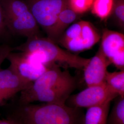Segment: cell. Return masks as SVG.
<instances>
[{
    "label": "cell",
    "instance_id": "5",
    "mask_svg": "<svg viewBox=\"0 0 124 124\" xmlns=\"http://www.w3.org/2000/svg\"><path fill=\"white\" fill-rule=\"evenodd\" d=\"M38 25L48 36L62 10L68 5L67 0H25Z\"/></svg>",
    "mask_w": 124,
    "mask_h": 124
},
{
    "label": "cell",
    "instance_id": "19",
    "mask_svg": "<svg viewBox=\"0 0 124 124\" xmlns=\"http://www.w3.org/2000/svg\"><path fill=\"white\" fill-rule=\"evenodd\" d=\"M112 13L115 20L122 27L124 25V0H115Z\"/></svg>",
    "mask_w": 124,
    "mask_h": 124
},
{
    "label": "cell",
    "instance_id": "18",
    "mask_svg": "<svg viewBox=\"0 0 124 124\" xmlns=\"http://www.w3.org/2000/svg\"><path fill=\"white\" fill-rule=\"evenodd\" d=\"M68 7L77 14L87 12L91 8L93 0H67Z\"/></svg>",
    "mask_w": 124,
    "mask_h": 124
},
{
    "label": "cell",
    "instance_id": "6",
    "mask_svg": "<svg viewBox=\"0 0 124 124\" xmlns=\"http://www.w3.org/2000/svg\"><path fill=\"white\" fill-rule=\"evenodd\" d=\"M118 96L104 82L102 84L87 86L79 93L70 95L65 104L75 108H89L108 100H113Z\"/></svg>",
    "mask_w": 124,
    "mask_h": 124
},
{
    "label": "cell",
    "instance_id": "20",
    "mask_svg": "<svg viewBox=\"0 0 124 124\" xmlns=\"http://www.w3.org/2000/svg\"><path fill=\"white\" fill-rule=\"evenodd\" d=\"M7 30L5 22L3 10L0 0V37L6 36L7 33Z\"/></svg>",
    "mask_w": 124,
    "mask_h": 124
},
{
    "label": "cell",
    "instance_id": "16",
    "mask_svg": "<svg viewBox=\"0 0 124 124\" xmlns=\"http://www.w3.org/2000/svg\"><path fill=\"white\" fill-rule=\"evenodd\" d=\"M110 113L108 115L107 124H124V97L118 96Z\"/></svg>",
    "mask_w": 124,
    "mask_h": 124
},
{
    "label": "cell",
    "instance_id": "21",
    "mask_svg": "<svg viewBox=\"0 0 124 124\" xmlns=\"http://www.w3.org/2000/svg\"><path fill=\"white\" fill-rule=\"evenodd\" d=\"M12 51L11 47L8 45L0 46V67Z\"/></svg>",
    "mask_w": 124,
    "mask_h": 124
},
{
    "label": "cell",
    "instance_id": "2",
    "mask_svg": "<svg viewBox=\"0 0 124 124\" xmlns=\"http://www.w3.org/2000/svg\"><path fill=\"white\" fill-rule=\"evenodd\" d=\"M18 115L21 124H84V114L80 108L65 103L23 104Z\"/></svg>",
    "mask_w": 124,
    "mask_h": 124
},
{
    "label": "cell",
    "instance_id": "17",
    "mask_svg": "<svg viewBox=\"0 0 124 124\" xmlns=\"http://www.w3.org/2000/svg\"><path fill=\"white\" fill-rule=\"evenodd\" d=\"M82 24L83 21H80L70 27L59 39L60 43L62 44L67 41L75 39L80 36Z\"/></svg>",
    "mask_w": 124,
    "mask_h": 124
},
{
    "label": "cell",
    "instance_id": "15",
    "mask_svg": "<svg viewBox=\"0 0 124 124\" xmlns=\"http://www.w3.org/2000/svg\"><path fill=\"white\" fill-rule=\"evenodd\" d=\"M115 0H93L92 13L101 20L108 18L113 12Z\"/></svg>",
    "mask_w": 124,
    "mask_h": 124
},
{
    "label": "cell",
    "instance_id": "3",
    "mask_svg": "<svg viewBox=\"0 0 124 124\" xmlns=\"http://www.w3.org/2000/svg\"><path fill=\"white\" fill-rule=\"evenodd\" d=\"M16 49L26 54L34 62L47 66L60 63L83 70L90 59L71 53L60 48L48 38L40 36L28 38Z\"/></svg>",
    "mask_w": 124,
    "mask_h": 124
},
{
    "label": "cell",
    "instance_id": "4",
    "mask_svg": "<svg viewBox=\"0 0 124 124\" xmlns=\"http://www.w3.org/2000/svg\"><path fill=\"white\" fill-rule=\"evenodd\" d=\"M8 30L28 38L40 36L39 25L26 3L22 0H0Z\"/></svg>",
    "mask_w": 124,
    "mask_h": 124
},
{
    "label": "cell",
    "instance_id": "13",
    "mask_svg": "<svg viewBox=\"0 0 124 124\" xmlns=\"http://www.w3.org/2000/svg\"><path fill=\"white\" fill-rule=\"evenodd\" d=\"M80 38L85 50H86L91 48L97 43L101 36L91 23L83 21Z\"/></svg>",
    "mask_w": 124,
    "mask_h": 124
},
{
    "label": "cell",
    "instance_id": "1",
    "mask_svg": "<svg viewBox=\"0 0 124 124\" xmlns=\"http://www.w3.org/2000/svg\"><path fill=\"white\" fill-rule=\"evenodd\" d=\"M76 84L75 77L69 71H62L54 65L21 92L20 102L23 104L60 103L65 96L67 88Z\"/></svg>",
    "mask_w": 124,
    "mask_h": 124
},
{
    "label": "cell",
    "instance_id": "9",
    "mask_svg": "<svg viewBox=\"0 0 124 124\" xmlns=\"http://www.w3.org/2000/svg\"><path fill=\"white\" fill-rule=\"evenodd\" d=\"M110 64L100 47L83 69L85 81L87 86L98 85L105 82L107 68Z\"/></svg>",
    "mask_w": 124,
    "mask_h": 124
},
{
    "label": "cell",
    "instance_id": "7",
    "mask_svg": "<svg viewBox=\"0 0 124 124\" xmlns=\"http://www.w3.org/2000/svg\"><path fill=\"white\" fill-rule=\"evenodd\" d=\"M7 58L10 62L9 69L23 80L31 83L45 71L53 66L37 63L23 52L9 53Z\"/></svg>",
    "mask_w": 124,
    "mask_h": 124
},
{
    "label": "cell",
    "instance_id": "8",
    "mask_svg": "<svg viewBox=\"0 0 124 124\" xmlns=\"http://www.w3.org/2000/svg\"><path fill=\"white\" fill-rule=\"evenodd\" d=\"M100 48L108 59L120 70H124V36L121 33L104 30Z\"/></svg>",
    "mask_w": 124,
    "mask_h": 124
},
{
    "label": "cell",
    "instance_id": "10",
    "mask_svg": "<svg viewBox=\"0 0 124 124\" xmlns=\"http://www.w3.org/2000/svg\"><path fill=\"white\" fill-rule=\"evenodd\" d=\"M31 84L23 80L9 69L0 70V105Z\"/></svg>",
    "mask_w": 124,
    "mask_h": 124
},
{
    "label": "cell",
    "instance_id": "12",
    "mask_svg": "<svg viewBox=\"0 0 124 124\" xmlns=\"http://www.w3.org/2000/svg\"><path fill=\"white\" fill-rule=\"evenodd\" d=\"M112 100L87 108L84 118V124H107Z\"/></svg>",
    "mask_w": 124,
    "mask_h": 124
},
{
    "label": "cell",
    "instance_id": "14",
    "mask_svg": "<svg viewBox=\"0 0 124 124\" xmlns=\"http://www.w3.org/2000/svg\"><path fill=\"white\" fill-rule=\"evenodd\" d=\"M105 81L118 96L124 97V70L113 72L107 71Z\"/></svg>",
    "mask_w": 124,
    "mask_h": 124
},
{
    "label": "cell",
    "instance_id": "11",
    "mask_svg": "<svg viewBox=\"0 0 124 124\" xmlns=\"http://www.w3.org/2000/svg\"><path fill=\"white\" fill-rule=\"evenodd\" d=\"M78 14L70 9L68 6L60 13L56 23L53 26L48 38L54 42L59 40L67 28L73 22L77 17Z\"/></svg>",
    "mask_w": 124,
    "mask_h": 124
},
{
    "label": "cell",
    "instance_id": "22",
    "mask_svg": "<svg viewBox=\"0 0 124 124\" xmlns=\"http://www.w3.org/2000/svg\"><path fill=\"white\" fill-rule=\"evenodd\" d=\"M0 124H21L20 122L17 119H7L0 120Z\"/></svg>",
    "mask_w": 124,
    "mask_h": 124
}]
</instances>
